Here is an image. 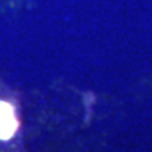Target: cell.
I'll return each instance as SVG.
<instances>
[{"label":"cell","instance_id":"1","mask_svg":"<svg viewBox=\"0 0 152 152\" xmlns=\"http://www.w3.org/2000/svg\"><path fill=\"white\" fill-rule=\"evenodd\" d=\"M20 128L14 104L7 100H0V141H10Z\"/></svg>","mask_w":152,"mask_h":152}]
</instances>
